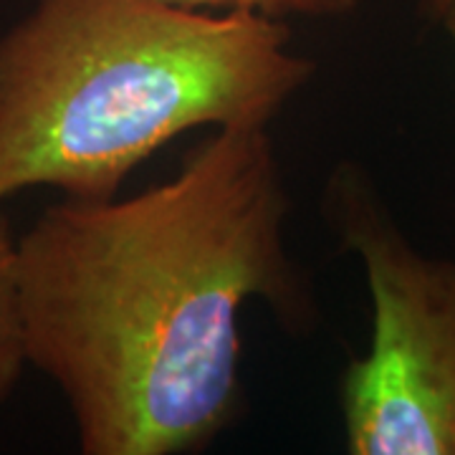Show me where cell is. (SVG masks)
Segmentation results:
<instances>
[{
  "mask_svg": "<svg viewBox=\"0 0 455 455\" xmlns=\"http://www.w3.org/2000/svg\"><path fill=\"white\" fill-rule=\"evenodd\" d=\"M316 64L276 18L164 0H36L0 36V203L109 200L185 132L271 127Z\"/></svg>",
  "mask_w": 455,
  "mask_h": 455,
  "instance_id": "cell-2",
  "label": "cell"
},
{
  "mask_svg": "<svg viewBox=\"0 0 455 455\" xmlns=\"http://www.w3.org/2000/svg\"><path fill=\"white\" fill-rule=\"evenodd\" d=\"M322 203L372 301L370 347L339 379L347 453L455 455V260L410 243L359 164L331 170Z\"/></svg>",
  "mask_w": 455,
  "mask_h": 455,
  "instance_id": "cell-3",
  "label": "cell"
},
{
  "mask_svg": "<svg viewBox=\"0 0 455 455\" xmlns=\"http://www.w3.org/2000/svg\"><path fill=\"white\" fill-rule=\"evenodd\" d=\"M164 3H172L180 8H193V11H215V13L243 11V13L286 20L291 16H344L349 11H355L362 0H164Z\"/></svg>",
  "mask_w": 455,
  "mask_h": 455,
  "instance_id": "cell-5",
  "label": "cell"
},
{
  "mask_svg": "<svg viewBox=\"0 0 455 455\" xmlns=\"http://www.w3.org/2000/svg\"><path fill=\"white\" fill-rule=\"evenodd\" d=\"M425 11L451 36L455 49V0H425Z\"/></svg>",
  "mask_w": 455,
  "mask_h": 455,
  "instance_id": "cell-6",
  "label": "cell"
},
{
  "mask_svg": "<svg viewBox=\"0 0 455 455\" xmlns=\"http://www.w3.org/2000/svg\"><path fill=\"white\" fill-rule=\"evenodd\" d=\"M26 367L28 357L18 296V238L0 208V405L13 395Z\"/></svg>",
  "mask_w": 455,
  "mask_h": 455,
  "instance_id": "cell-4",
  "label": "cell"
},
{
  "mask_svg": "<svg viewBox=\"0 0 455 455\" xmlns=\"http://www.w3.org/2000/svg\"><path fill=\"white\" fill-rule=\"evenodd\" d=\"M289 212L271 132L245 124L163 185L64 197L18 238L28 367L61 390L84 455H196L241 420L245 307L293 334L319 322Z\"/></svg>",
  "mask_w": 455,
  "mask_h": 455,
  "instance_id": "cell-1",
  "label": "cell"
}]
</instances>
